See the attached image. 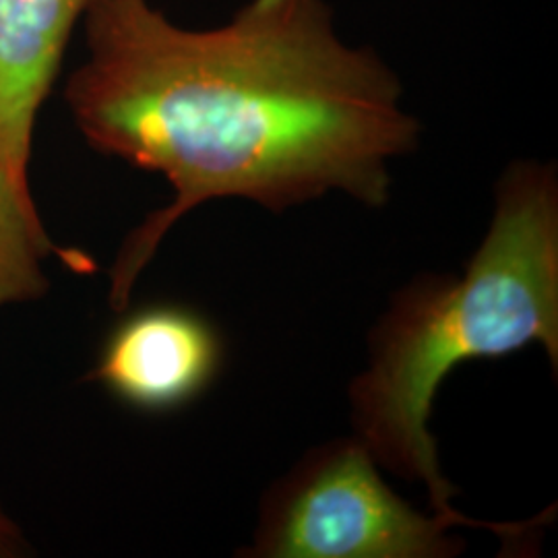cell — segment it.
<instances>
[{
	"instance_id": "cell-3",
	"label": "cell",
	"mask_w": 558,
	"mask_h": 558,
	"mask_svg": "<svg viewBox=\"0 0 558 558\" xmlns=\"http://www.w3.org/2000/svg\"><path fill=\"white\" fill-rule=\"evenodd\" d=\"M555 507L519 523L424 515L380 478L379 463L354 435L308 451L260 502L253 558H453L465 542L456 525L488 527L505 550L534 548Z\"/></svg>"
},
{
	"instance_id": "cell-6",
	"label": "cell",
	"mask_w": 558,
	"mask_h": 558,
	"mask_svg": "<svg viewBox=\"0 0 558 558\" xmlns=\"http://www.w3.org/2000/svg\"><path fill=\"white\" fill-rule=\"evenodd\" d=\"M50 257L85 265L81 255L64 253L52 242L32 191L0 168V306L44 299L50 292L44 263Z\"/></svg>"
},
{
	"instance_id": "cell-5",
	"label": "cell",
	"mask_w": 558,
	"mask_h": 558,
	"mask_svg": "<svg viewBox=\"0 0 558 558\" xmlns=\"http://www.w3.org/2000/svg\"><path fill=\"white\" fill-rule=\"evenodd\" d=\"M92 0H0V168L29 189L36 119Z\"/></svg>"
},
{
	"instance_id": "cell-7",
	"label": "cell",
	"mask_w": 558,
	"mask_h": 558,
	"mask_svg": "<svg viewBox=\"0 0 558 558\" xmlns=\"http://www.w3.org/2000/svg\"><path fill=\"white\" fill-rule=\"evenodd\" d=\"M29 553V544L20 523L7 511L0 500V558L25 557Z\"/></svg>"
},
{
	"instance_id": "cell-2",
	"label": "cell",
	"mask_w": 558,
	"mask_h": 558,
	"mask_svg": "<svg viewBox=\"0 0 558 558\" xmlns=\"http://www.w3.org/2000/svg\"><path fill=\"white\" fill-rule=\"evenodd\" d=\"M539 343L558 366V182L538 161L509 166L488 234L463 278L424 276L399 290L368 338V366L350 387L364 447L399 478L418 480L435 511H456L428 430L442 379L465 360L502 359Z\"/></svg>"
},
{
	"instance_id": "cell-1",
	"label": "cell",
	"mask_w": 558,
	"mask_h": 558,
	"mask_svg": "<svg viewBox=\"0 0 558 558\" xmlns=\"http://www.w3.org/2000/svg\"><path fill=\"white\" fill-rule=\"evenodd\" d=\"M89 59L64 89L85 141L174 189L124 239L110 306L124 311L163 236L214 199L269 211L343 193L383 207L420 122L398 75L341 40L325 0H251L214 29H182L147 0H92Z\"/></svg>"
},
{
	"instance_id": "cell-4",
	"label": "cell",
	"mask_w": 558,
	"mask_h": 558,
	"mask_svg": "<svg viewBox=\"0 0 558 558\" xmlns=\"http://www.w3.org/2000/svg\"><path fill=\"white\" fill-rule=\"evenodd\" d=\"M223 341L211 320L179 304L145 306L110 331L89 379L143 412H170L218 379Z\"/></svg>"
}]
</instances>
